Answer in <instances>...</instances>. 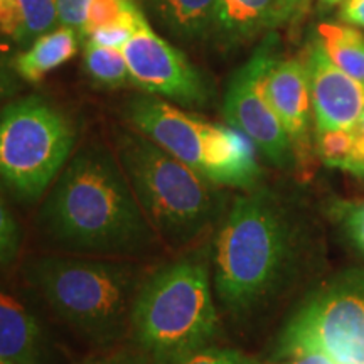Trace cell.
I'll use <instances>...</instances> for the list:
<instances>
[{"mask_svg":"<svg viewBox=\"0 0 364 364\" xmlns=\"http://www.w3.org/2000/svg\"><path fill=\"white\" fill-rule=\"evenodd\" d=\"M39 221L49 240L75 253H140L157 235L122 166L100 147H86L70 159L51 186Z\"/></svg>","mask_w":364,"mask_h":364,"instance_id":"cell-1","label":"cell"},{"mask_svg":"<svg viewBox=\"0 0 364 364\" xmlns=\"http://www.w3.org/2000/svg\"><path fill=\"white\" fill-rule=\"evenodd\" d=\"M295 253L289 213L270 191L238 198L216 240L215 285L228 311L252 312L282 285Z\"/></svg>","mask_w":364,"mask_h":364,"instance_id":"cell-2","label":"cell"},{"mask_svg":"<svg viewBox=\"0 0 364 364\" xmlns=\"http://www.w3.org/2000/svg\"><path fill=\"white\" fill-rule=\"evenodd\" d=\"M218 331L209 270L198 255L161 268L136 290L130 332L154 364H177L209 346Z\"/></svg>","mask_w":364,"mask_h":364,"instance_id":"cell-3","label":"cell"},{"mask_svg":"<svg viewBox=\"0 0 364 364\" xmlns=\"http://www.w3.org/2000/svg\"><path fill=\"white\" fill-rule=\"evenodd\" d=\"M118 157L144 215L169 245L199 238L220 213L215 182L139 132L120 136Z\"/></svg>","mask_w":364,"mask_h":364,"instance_id":"cell-4","label":"cell"},{"mask_svg":"<svg viewBox=\"0 0 364 364\" xmlns=\"http://www.w3.org/2000/svg\"><path fill=\"white\" fill-rule=\"evenodd\" d=\"M27 277L48 306L93 343L112 344L130 331L139 290L132 265L46 255L29 263Z\"/></svg>","mask_w":364,"mask_h":364,"instance_id":"cell-5","label":"cell"},{"mask_svg":"<svg viewBox=\"0 0 364 364\" xmlns=\"http://www.w3.org/2000/svg\"><path fill=\"white\" fill-rule=\"evenodd\" d=\"M132 127L216 186L253 189L262 176L257 147L233 127L208 124L156 97L125 107Z\"/></svg>","mask_w":364,"mask_h":364,"instance_id":"cell-6","label":"cell"},{"mask_svg":"<svg viewBox=\"0 0 364 364\" xmlns=\"http://www.w3.org/2000/svg\"><path fill=\"white\" fill-rule=\"evenodd\" d=\"M76 129L65 112L41 97H26L0 110V186L34 203L51 189L70 162Z\"/></svg>","mask_w":364,"mask_h":364,"instance_id":"cell-7","label":"cell"},{"mask_svg":"<svg viewBox=\"0 0 364 364\" xmlns=\"http://www.w3.org/2000/svg\"><path fill=\"white\" fill-rule=\"evenodd\" d=\"M321 353L336 364H364V270L343 273L290 318L277 356Z\"/></svg>","mask_w":364,"mask_h":364,"instance_id":"cell-8","label":"cell"},{"mask_svg":"<svg viewBox=\"0 0 364 364\" xmlns=\"http://www.w3.org/2000/svg\"><path fill=\"white\" fill-rule=\"evenodd\" d=\"M275 44L277 36H268L247 65L236 71L228 86L223 113L230 127L243 132L273 166L289 169L295 166L292 144L265 93L267 71L277 59Z\"/></svg>","mask_w":364,"mask_h":364,"instance_id":"cell-9","label":"cell"},{"mask_svg":"<svg viewBox=\"0 0 364 364\" xmlns=\"http://www.w3.org/2000/svg\"><path fill=\"white\" fill-rule=\"evenodd\" d=\"M132 85L149 95L167 98L184 107H201L209 98V85L201 71L179 49L140 21L134 36L122 48Z\"/></svg>","mask_w":364,"mask_h":364,"instance_id":"cell-10","label":"cell"},{"mask_svg":"<svg viewBox=\"0 0 364 364\" xmlns=\"http://www.w3.org/2000/svg\"><path fill=\"white\" fill-rule=\"evenodd\" d=\"M265 93L292 144L295 166L304 176H309L312 167V100L306 63L275 59L267 71Z\"/></svg>","mask_w":364,"mask_h":364,"instance_id":"cell-11","label":"cell"},{"mask_svg":"<svg viewBox=\"0 0 364 364\" xmlns=\"http://www.w3.org/2000/svg\"><path fill=\"white\" fill-rule=\"evenodd\" d=\"M306 66L316 130H353L364 113V86L339 70L318 41L309 48Z\"/></svg>","mask_w":364,"mask_h":364,"instance_id":"cell-12","label":"cell"},{"mask_svg":"<svg viewBox=\"0 0 364 364\" xmlns=\"http://www.w3.org/2000/svg\"><path fill=\"white\" fill-rule=\"evenodd\" d=\"M292 19L285 0H218L213 33L223 43L248 41Z\"/></svg>","mask_w":364,"mask_h":364,"instance_id":"cell-13","label":"cell"},{"mask_svg":"<svg viewBox=\"0 0 364 364\" xmlns=\"http://www.w3.org/2000/svg\"><path fill=\"white\" fill-rule=\"evenodd\" d=\"M44 358L46 338L39 321L0 290V359L7 364H43Z\"/></svg>","mask_w":364,"mask_h":364,"instance_id":"cell-14","label":"cell"},{"mask_svg":"<svg viewBox=\"0 0 364 364\" xmlns=\"http://www.w3.org/2000/svg\"><path fill=\"white\" fill-rule=\"evenodd\" d=\"M78 53L76 29L58 26L56 29L39 36L24 51L14 56V70L21 80L38 85L49 73L58 70Z\"/></svg>","mask_w":364,"mask_h":364,"instance_id":"cell-15","label":"cell"},{"mask_svg":"<svg viewBox=\"0 0 364 364\" xmlns=\"http://www.w3.org/2000/svg\"><path fill=\"white\" fill-rule=\"evenodd\" d=\"M164 26L181 38H199L213 31L218 0H150Z\"/></svg>","mask_w":364,"mask_h":364,"instance_id":"cell-16","label":"cell"},{"mask_svg":"<svg viewBox=\"0 0 364 364\" xmlns=\"http://www.w3.org/2000/svg\"><path fill=\"white\" fill-rule=\"evenodd\" d=\"M317 41L339 70L364 86V36L356 27L322 22L317 26Z\"/></svg>","mask_w":364,"mask_h":364,"instance_id":"cell-17","label":"cell"},{"mask_svg":"<svg viewBox=\"0 0 364 364\" xmlns=\"http://www.w3.org/2000/svg\"><path fill=\"white\" fill-rule=\"evenodd\" d=\"M83 63L90 78L103 88H124L132 85L129 65L122 49L85 41Z\"/></svg>","mask_w":364,"mask_h":364,"instance_id":"cell-18","label":"cell"},{"mask_svg":"<svg viewBox=\"0 0 364 364\" xmlns=\"http://www.w3.org/2000/svg\"><path fill=\"white\" fill-rule=\"evenodd\" d=\"M19 29L12 41L24 48L59 26L58 0H19Z\"/></svg>","mask_w":364,"mask_h":364,"instance_id":"cell-19","label":"cell"},{"mask_svg":"<svg viewBox=\"0 0 364 364\" xmlns=\"http://www.w3.org/2000/svg\"><path fill=\"white\" fill-rule=\"evenodd\" d=\"M142 16V11L132 0H91L80 34L83 39H88L100 29L122 22L139 21Z\"/></svg>","mask_w":364,"mask_h":364,"instance_id":"cell-20","label":"cell"},{"mask_svg":"<svg viewBox=\"0 0 364 364\" xmlns=\"http://www.w3.org/2000/svg\"><path fill=\"white\" fill-rule=\"evenodd\" d=\"M353 130H324L317 132V152L329 167L344 169L353 152Z\"/></svg>","mask_w":364,"mask_h":364,"instance_id":"cell-21","label":"cell"},{"mask_svg":"<svg viewBox=\"0 0 364 364\" xmlns=\"http://www.w3.org/2000/svg\"><path fill=\"white\" fill-rule=\"evenodd\" d=\"M22 230L11 208L0 196V267L11 265L19 255Z\"/></svg>","mask_w":364,"mask_h":364,"instance_id":"cell-22","label":"cell"},{"mask_svg":"<svg viewBox=\"0 0 364 364\" xmlns=\"http://www.w3.org/2000/svg\"><path fill=\"white\" fill-rule=\"evenodd\" d=\"M177 364H260L257 359L247 356L241 351L228 348H216V346H206L182 359Z\"/></svg>","mask_w":364,"mask_h":364,"instance_id":"cell-23","label":"cell"},{"mask_svg":"<svg viewBox=\"0 0 364 364\" xmlns=\"http://www.w3.org/2000/svg\"><path fill=\"white\" fill-rule=\"evenodd\" d=\"M338 220L353 243L364 253V201L341 204Z\"/></svg>","mask_w":364,"mask_h":364,"instance_id":"cell-24","label":"cell"},{"mask_svg":"<svg viewBox=\"0 0 364 364\" xmlns=\"http://www.w3.org/2000/svg\"><path fill=\"white\" fill-rule=\"evenodd\" d=\"M144 17L145 16L140 17L139 21L122 22V24L105 27V29L97 31V33H93L88 39H85V41H91V43L100 44V46H107V48L122 49L127 44V41L134 36L136 27H139L140 21H142Z\"/></svg>","mask_w":364,"mask_h":364,"instance_id":"cell-25","label":"cell"},{"mask_svg":"<svg viewBox=\"0 0 364 364\" xmlns=\"http://www.w3.org/2000/svg\"><path fill=\"white\" fill-rule=\"evenodd\" d=\"M90 2L91 0H58L59 26L73 27V29L80 31L86 19Z\"/></svg>","mask_w":364,"mask_h":364,"instance_id":"cell-26","label":"cell"},{"mask_svg":"<svg viewBox=\"0 0 364 364\" xmlns=\"http://www.w3.org/2000/svg\"><path fill=\"white\" fill-rule=\"evenodd\" d=\"M354 132V145L353 152L349 156L348 162H346L344 169L351 172V174L358 177H364V113L358 125L353 129Z\"/></svg>","mask_w":364,"mask_h":364,"instance_id":"cell-27","label":"cell"},{"mask_svg":"<svg viewBox=\"0 0 364 364\" xmlns=\"http://www.w3.org/2000/svg\"><path fill=\"white\" fill-rule=\"evenodd\" d=\"M19 0H0V36L14 39L19 29Z\"/></svg>","mask_w":364,"mask_h":364,"instance_id":"cell-28","label":"cell"},{"mask_svg":"<svg viewBox=\"0 0 364 364\" xmlns=\"http://www.w3.org/2000/svg\"><path fill=\"white\" fill-rule=\"evenodd\" d=\"M17 73L14 70V58L6 48L0 46V100L17 90Z\"/></svg>","mask_w":364,"mask_h":364,"instance_id":"cell-29","label":"cell"},{"mask_svg":"<svg viewBox=\"0 0 364 364\" xmlns=\"http://www.w3.org/2000/svg\"><path fill=\"white\" fill-rule=\"evenodd\" d=\"M339 17L346 24L364 29V0H346L341 7Z\"/></svg>","mask_w":364,"mask_h":364,"instance_id":"cell-30","label":"cell"},{"mask_svg":"<svg viewBox=\"0 0 364 364\" xmlns=\"http://www.w3.org/2000/svg\"><path fill=\"white\" fill-rule=\"evenodd\" d=\"M81 364H154V363L145 356H134V354H129V353H117V354H110V356L86 359V361Z\"/></svg>","mask_w":364,"mask_h":364,"instance_id":"cell-31","label":"cell"},{"mask_svg":"<svg viewBox=\"0 0 364 364\" xmlns=\"http://www.w3.org/2000/svg\"><path fill=\"white\" fill-rule=\"evenodd\" d=\"M285 364H336L331 358H327L326 354L321 353H307L300 354V356L290 358L289 363Z\"/></svg>","mask_w":364,"mask_h":364,"instance_id":"cell-32","label":"cell"},{"mask_svg":"<svg viewBox=\"0 0 364 364\" xmlns=\"http://www.w3.org/2000/svg\"><path fill=\"white\" fill-rule=\"evenodd\" d=\"M309 2H311V0H285L287 7H289L290 16H292V19L295 16H299V14H302L304 11H306Z\"/></svg>","mask_w":364,"mask_h":364,"instance_id":"cell-33","label":"cell"},{"mask_svg":"<svg viewBox=\"0 0 364 364\" xmlns=\"http://www.w3.org/2000/svg\"><path fill=\"white\" fill-rule=\"evenodd\" d=\"M321 2L327 7H332V6H338V4L343 2V0H321Z\"/></svg>","mask_w":364,"mask_h":364,"instance_id":"cell-34","label":"cell"},{"mask_svg":"<svg viewBox=\"0 0 364 364\" xmlns=\"http://www.w3.org/2000/svg\"><path fill=\"white\" fill-rule=\"evenodd\" d=\"M0 364H7V363H4V361H2V359H0Z\"/></svg>","mask_w":364,"mask_h":364,"instance_id":"cell-35","label":"cell"}]
</instances>
